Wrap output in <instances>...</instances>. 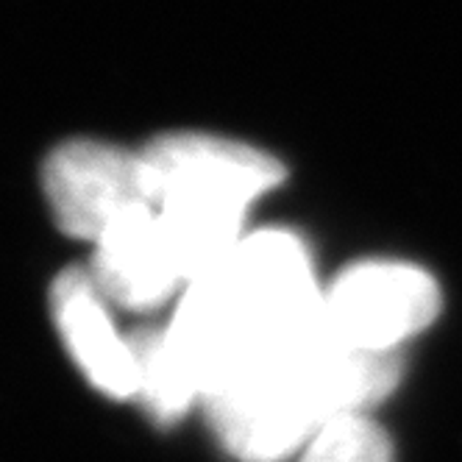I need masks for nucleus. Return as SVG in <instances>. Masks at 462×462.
I'll use <instances>...</instances> for the list:
<instances>
[{"label": "nucleus", "mask_w": 462, "mask_h": 462, "mask_svg": "<svg viewBox=\"0 0 462 462\" xmlns=\"http://www.w3.org/2000/svg\"><path fill=\"white\" fill-rule=\"evenodd\" d=\"M320 295L299 237L282 228L243 235L179 299L162 328L164 348L192 399L204 404L231 374L304 332Z\"/></svg>", "instance_id": "obj_1"}, {"label": "nucleus", "mask_w": 462, "mask_h": 462, "mask_svg": "<svg viewBox=\"0 0 462 462\" xmlns=\"http://www.w3.org/2000/svg\"><path fill=\"white\" fill-rule=\"evenodd\" d=\"M395 354L351 351L315 320L207 395L215 435L243 462H279L343 415H362L399 382Z\"/></svg>", "instance_id": "obj_2"}, {"label": "nucleus", "mask_w": 462, "mask_h": 462, "mask_svg": "<svg viewBox=\"0 0 462 462\" xmlns=\"http://www.w3.org/2000/svg\"><path fill=\"white\" fill-rule=\"evenodd\" d=\"M42 187L59 228L92 245L156 207L140 151L97 140L59 145L42 168Z\"/></svg>", "instance_id": "obj_3"}, {"label": "nucleus", "mask_w": 462, "mask_h": 462, "mask_svg": "<svg viewBox=\"0 0 462 462\" xmlns=\"http://www.w3.org/2000/svg\"><path fill=\"white\" fill-rule=\"evenodd\" d=\"M440 312V287L404 262H362L320 295L323 335L351 351L395 354Z\"/></svg>", "instance_id": "obj_4"}, {"label": "nucleus", "mask_w": 462, "mask_h": 462, "mask_svg": "<svg viewBox=\"0 0 462 462\" xmlns=\"http://www.w3.org/2000/svg\"><path fill=\"white\" fill-rule=\"evenodd\" d=\"M140 156L153 204L179 192H201L251 207L284 179L282 162L271 153L201 131L162 134L143 145Z\"/></svg>", "instance_id": "obj_5"}, {"label": "nucleus", "mask_w": 462, "mask_h": 462, "mask_svg": "<svg viewBox=\"0 0 462 462\" xmlns=\"http://www.w3.org/2000/svg\"><path fill=\"white\" fill-rule=\"evenodd\" d=\"M53 323L73 362L95 390L112 399H137V359L128 337L117 335L109 301L87 268H68L51 290Z\"/></svg>", "instance_id": "obj_6"}, {"label": "nucleus", "mask_w": 462, "mask_h": 462, "mask_svg": "<svg viewBox=\"0 0 462 462\" xmlns=\"http://www.w3.org/2000/svg\"><path fill=\"white\" fill-rule=\"evenodd\" d=\"M301 462H393V446L371 418L343 415L304 446Z\"/></svg>", "instance_id": "obj_7"}]
</instances>
